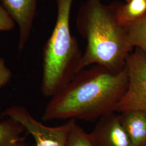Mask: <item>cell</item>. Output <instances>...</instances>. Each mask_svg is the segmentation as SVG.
<instances>
[{
	"instance_id": "obj_1",
	"label": "cell",
	"mask_w": 146,
	"mask_h": 146,
	"mask_svg": "<svg viewBox=\"0 0 146 146\" xmlns=\"http://www.w3.org/2000/svg\"><path fill=\"white\" fill-rule=\"evenodd\" d=\"M128 83L125 67L119 73L96 64L84 68L51 98L42 120L94 121L114 113Z\"/></svg>"
},
{
	"instance_id": "obj_2",
	"label": "cell",
	"mask_w": 146,
	"mask_h": 146,
	"mask_svg": "<svg viewBox=\"0 0 146 146\" xmlns=\"http://www.w3.org/2000/svg\"><path fill=\"white\" fill-rule=\"evenodd\" d=\"M119 2L106 4L104 0H85L78 11L76 27L87 41L78 72L92 65H99L113 73L125 68L133 48L127 28L117 19Z\"/></svg>"
},
{
	"instance_id": "obj_3",
	"label": "cell",
	"mask_w": 146,
	"mask_h": 146,
	"mask_svg": "<svg viewBox=\"0 0 146 146\" xmlns=\"http://www.w3.org/2000/svg\"><path fill=\"white\" fill-rule=\"evenodd\" d=\"M73 1L56 0L55 25L43 50L41 92L45 97L52 98L78 72L83 53L70 31Z\"/></svg>"
},
{
	"instance_id": "obj_4",
	"label": "cell",
	"mask_w": 146,
	"mask_h": 146,
	"mask_svg": "<svg viewBox=\"0 0 146 146\" xmlns=\"http://www.w3.org/2000/svg\"><path fill=\"white\" fill-rule=\"evenodd\" d=\"M128 83L116 112L146 111V54L139 48L131 52L126 60Z\"/></svg>"
},
{
	"instance_id": "obj_5",
	"label": "cell",
	"mask_w": 146,
	"mask_h": 146,
	"mask_svg": "<svg viewBox=\"0 0 146 146\" xmlns=\"http://www.w3.org/2000/svg\"><path fill=\"white\" fill-rule=\"evenodd\" d=\"M3 117L13 119L21 123L27 133L34 138V146H66L72 120L56 127H49L35 119L26 108L14 106L2 114Z\"/></svg>"
},
{
	"instance_id": "obj_6",
	"label": "cell",
	"mask_w": 146,
	"mask_h": 146,
	"mask_svg": "<svg viewBox=\"0 0 146 146\" xmlns=\"http://www.w3.org/2000/svg\"><path fill=\"white\" fill-rule=\"evenodd\" d=\"M89 136L93 146H133L115 113L100 118Z\"/></svg>"
},
{
	"instance_id": "obj_7",
	"label": "cell",
	"mask_w": 146,
	"mask_h": 146,
	"mask_svg": "<svg viewBox=\"0 0 146 146\" xmlns=\"http://www.w3.org/2000/svg\"><path fill=\"white\" fill-rule=\"evenodd\" d=\"M19 28L18 48L21 51L28 41L36 10L37 0H1Z\"/></svg>"
},
{
	"instance_id": "obj_8",
	"label": "cell",
	"mask_w": 146,
	"mask_h": 146,
	"mask_svg": "<svg viewBox=\"0 0 146 146\" xmlns=\"http://www.w3.org/2000/svg\"><path fill=\"white\" fill-rule=\"evenodd\" d=\"M120 113V122L133 146H146V111L134 110Z\"/></svg>"
},
{
	"instance_id": "obj_9",
	"label": "cell",
	"mask_w": 146,
	"mask_h": 146,
	"mask_svg": "<svg viewBox=\"0 0 146 146\" xmlns=\"http://www.w3.org/2000/svg\"><path fill=\"white\" fill-rule=\"evenodd\" d=\"M26 131L25 127L15 120L9 117L3 119L0 121V146H34L26 142L23 136Z\"/></svg>"
},
{
	"instance_id": "obj_10",
	"label": "cell",
	"mask_w": 146,
	"mask_h": 146,
	"mask_svg": "<svg viewBox=\"0 0 146 146\" xmlns=\"http://www.w3.org/2000/svg\"><path fill=\"white\" fill-rule=\"evenodd\" d=\"M146 15L145 0H131L125 4L119 2L116 9L117 20L127 28Z\"/></svg>"
},
{
	"instance_id": "obj_11",
	"label": "cell",
	"mask_w": 146,
	"mask_h": 146,
	"mask_svg": "<svg viewBox=\"0 0 146 146\" xmlns=\"http://www.w3.org/2000/svg\"><path fill=\"white\" fill-rule=\"evenodd\" d=\"M127 34L131 47L146 54V15L128 27Z\"/></svg>"
},
{
	"instance_id": "obj_12",
	"label": "cell",
	"mask_w": 146,
	"mask_h": 146,
	"mask_svg": "<svg viewBox=\"0 0 146 146\" xmlns=\"http://www.w3.org/2000/svg\"><path fill=\"white\" fill-rule=\"evenodd\" d=\"M66 146H93L89 134L78 125L76 120L72 119Z\"/></svg>"
},
{
	"instance_id": "obj_13",
	"label": "cell",
	"mask_w": 146,
	"mask_h": 146,
	"mask_svg": "<svg viewBox=\"0 0 146 146\" xmlns=\"http://www.w3.org/2000/svg\"><path fill=\"white\" fill-rule=\"evenodd\" d=\"M15 27L14 19L0 1V31H11Z\"/></svg>"
},
{
	"instance_id": "obj_14",
	"label": "cell",
	"mask_w": 146,
	"mask_h": 146,
	"mask_svg": "<svg viewBox=\"0 0 146 146\" xmlns=\"http://www.w3.org/2000/svg\"><path fill=\"white\" fill-rule=\"evenodd\" d=\"M12 75L10 69L6 65L5 60L0 57V88L10 82Z\"/></svg>"
},
{
	"instance_id": "obj_15",
	"label": "cell",
	"mask_w": 146,
	"mask_h": 146,
	"mask_svg": "<svg viewBox=\"0 0 146 146\" xmlns=\"http://www.w3.org/2000/svg\"><path fill=\"white\" fill-rule=\"evenodd\" d=\"M131 0H125V2H129V1H131ZM146 1V0H145Z\"/></svg>"
}]
</instances>
